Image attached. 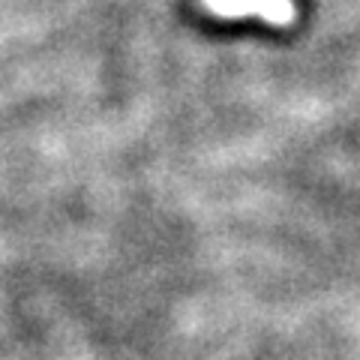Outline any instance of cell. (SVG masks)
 I'll return each mask as SVG.
<instances>
[{
  "instance_id": "obj_1",
  "label": "cell",
  "mask_w": 360,
  "mask_h": 360,
  "mask_svg": "<svg viewBox=\"0 0 360 360\" xmlns=\"http://www.w3.org/2000/svg\"><path fill=\"white\" fill-rule=\"evenodd\" d=\"M213 15L222 18H246L255 15L274 27H288L297 18L295 0H205Z\"/></svg>"
}]
</instances>
